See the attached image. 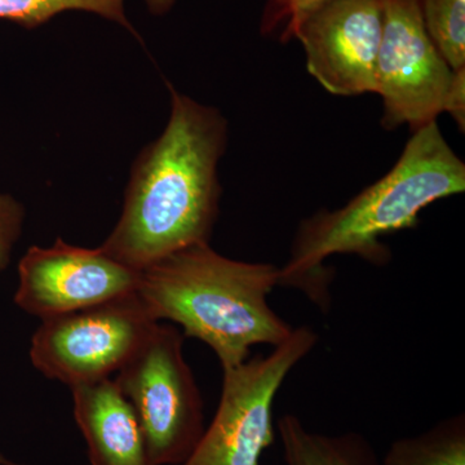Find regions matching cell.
Returning <instances> with one entry per match:
<instances>
[{
  "label": "cell",
  "instance_id": "obj_1",
  "mask_svg": "<svg viewBox=\"0 0 465 465\" xmlns=\"http://www.w3.org/2000/svg\"><path fill=\"white\" fill-rule=\"evenodd\" d=\"M171 94L166 130L137 159L124 213L101 246L134 271L210 243L219 213L216 166L224 152L225 121L215 109L174 90Z\"/></svg>",
  "mask_w": 465,
  "mask_h": 465
},
{
  "label": "cell",
  "instance_id": "obj_2",
  "mask_svg": "<svg viewBox=\"0 0 465 465\" xmlns=\"http://www.w3.org/2000/svg\"><path fill=\"white\" fill-rule=\"evenodd\" d=\"M465 166L436 122L415 130L390 173L336 211H322L300 225L280 286L298 287L318 307L329 308L330 278L323 262L351 253L375 265L390 260L385 235L414 228L433 202L463 193Z\"/></svg>",
  "mask_w": 465,
  "mask_h": 465
},
{
  "label": "cell",
  "instance_id": "obj_3",
  "mask_svg": "<svg viewBox=\"0 0 465 465\" xmlns=\"http://www.w3.org/2000/svg\"><path fill=\"white\" fill-rule=\"evenodd\" d=\"M280 268L193 244L140 271L136 295L153 320L182 326L215 351L223 370L249 360L255 345H280L293 329L272 309Z\"/></svg>",
  "mask_w": 465,
  "mask_h": 465
},
{
  "label": "cell",
  "instance_id": "obj_4",
  "mask_svg": "<svg viewBox=\"0 0 465 465\" xmlns=\"http://www.w3.org/2000/svg\"><path fill=\"white\" fill-rule=\"evenodd\" d=\"M183 338L173 324L155 323L114 381L139 418L152 465L183 464L206 430Z\"/></svg>",
  "mask_w": 465,
  "mask_h": 465
},
{
  "label": "cell",
  "instance_id": "obj_5",
  "mask_svg": "<svg viewBox=\"0 0 465 465\" xmlns=\"http://www.w3.org/2000/svg\"><path fill=\"white\" fill-rule=\"evenodd\" d=\"M317 342L314 330L298 327L266 356L223 370L215 418L191 457L180 465H260V458L275 439V397Z\"/></svg>",
  "mask_w": 465,
  "mask_h": 465
},
{
  "label": "cell",
  "instance_id": "obj_6",
  "mask_svg": "<svg viewBox=\"0 0 465 465\" xmlns=\"http://www.w3.org/2000/svg\"><path fill=\"white\" fill-rule=\"evenodd\" d=\"M157 321L136 292L43 320L33 335L30 360L45 378L70 388L118 372Z\"/></svg>",
  "mask_w": 465,
  "mask_h": 465
},
{
  "label": "cell",
  "instance_id": "obj_7",
  "mask_svg": "<svg viewBox=\"0 0 465 465\" xmlns=\"http://www.w3.org/2000/svg\"><path fill=\"white\" fill-rule=\"evenodd\" d=\"M382 34L376 64V92L384 101L387 128L412 130L445 112L455 70L428 35L420 0H381Z\"/></svg>",
  "mask_w": 465,
  "mask_h": 465
},
{
  "label": "cell",
  "instance_id": "obj_8",
  "mask_svg": "<svg viewBox=\"0 0 465 465\" xmlns=\"http://www.w3.org/2000/svg\"><path fill=\"white\" fill-rule=\"evenodd\" d=\"M140 271L103 249H84L58 240L33 246L18 264L15 302L41 320L94 307L136 292Z\"/></svg>",
  "mask_w": 465,
  "mask_h": 465
},
{
  "label": "cell",
  "instance_id": "obj_9",
  "mask_svg": "<svg viewBox=\"0 0 465 465\" xmlns=\"http://www.w3.org/2000/svg\"><path fill=\"white\" fill-rule=\"evenodd\" d=\"M381 0H330L298 27L309 73L330 94L376 92Z\"/></svg>",
  "mask_w": 465,
  "mask_h": 465
},
{
  "label": "cell",
  "instance_id": "obj_10",
  "mask_svg": "<svg viewBox=\"0 0 465 465\" xmlns=\"http://www.w3.org/2000/svg\"><path fill=\"white\" fill-rule=\"evenodd\" d=\"M70 390L91 465H152L139 418L114 381L84 382Z\"/></svg>",
  "mask_w": 465,
  "mask_h": 465
},
{
  "label": "cell",
  "instance_id": "obj_11",
  "mask_svg": "<svg viewBox=\"0 0 465 465\" xmlns=\"http://www.w3.org/2000/svg\"><path fill=\"white\" fill-rule=\"evenodd\" d=\"M277 433L286 465H381L370 440L360 433L313 432L293 414L278 419Z\"/></svg>",
  "mask_w": 465,
  "mask_h": 465
},
{
  "label": "cell",
  "instance_id": "obj_12",
  "mask_svg": "<svg viewBox=\"0 0 465 465\" xmlns=\"http://www.w3.org/2000/svg\"><path fill=\"white\" fill-rule=\"evenodd\" d=\"M381 465H465V415L448 416L424 432L394 440Z\"/></svg>",
  "mask_w": 465,
  "mask_h": 465
},
{
  "label": "cell",
  "instance_id": "obj_13",
  "mask_svg": "<svg viewBox=\"0 0 465 465\" xmlns=\"http://www.w3.org/2000/svg\"><path fill=\"white\" fill-rule=\"evenodd\" d=\"M65 11H85L133 29L124 14V0H0V20L32 29Z\"/></svg>",
  "mask_w": 465,
  "mask_h": 465
},
{
  "label": "cell",
  "instance_id": "obj_14",
  "mask_svg": "<svg viewBox=\"0 0 465 465\" xmlns=\"http://www.w3.org/2000/svg\"><path fill=\"white\" fill-rule=\"evenodd\" d=\"M428 35L452 70L465 69V0H420Z\"/></svg>",
  "mask_w": 465,
  "mask_h": 465
},
{
  "label": "cell",
  "instance_id": "obj_15",
  "mask_svg": "<svg viewBox=\"0 0 465 465\" xmlns=\"http://www.w3.org/2000/svg\"><path fill=\"white\" fill-rule=\"evenodd\" d=\"M327 2L330 0H283L277 8L266 11L265 30L283 25L282 39L289 41L295 36L298 27Z\"/></svg>",
  "mask_w": 465,
  "mask_h": 465
},
{
  "label": "cell",
  "instance_id": "obj_16",
  "mask_svg": "<svg viewBox=\"0 0 465 465\" xmlns=\"http://www.w3.org/2000/svg\"><path fill=\"white\" fill-rule=\"evenodd\" d=\"M24 217V207L14 197L0 194V272L9 264L12 251L23 232Z\"/></svg>",
  "mask_w": 465,
  "mask_h": 465
},
{
  "label": "cell",
  "instance_id": "obj_17",
  "mask_svg": "<svg viewBox=\"0 0 465 465\" xmlns=\"http://www.w3.org/2000/svg\"><path fill=\"white\" fill-rule=\"evenodd\" d=\"M465 69L455 70L454 82L450 88L445 112L454 116L461 130L465 124Z\"/></svg>",
  "mask_w": 465,
  "mask_h": 465
},
{
  "label": "cell",
  "instance_id": "obj_18",
  "mask_svg": "<svg viewBox=\"0 0 465 465\" xmlns=\"http://www.w3.org/2000/svg\"><path fill=\"white\" fill-rule=\"evenodd\" d=\"M146 5L150 11L154 12V14H164V12L168 11L171 8V5H173L174 0H145ZM283 0H272L271 5H269L268 9L277 8L278 5H282ZM266 9V11H268Z\"/></svg>",
  "mask_w": 465,
  "mask_h": 465
},
{
  "label": "cell",
  "instance_id": "obj_19",
  "mask_svg": "<svg viewBox=\"0 0 465 465\" xmlns=\"http://www.w3.org/2000/svg\"><path fill=\"white\" fill-rule=\"evenodd\" d=\"M0 465H21L17 463H14V461L9 460V459L5 458V455L0 454Z\"/></svg>",
  "mask_w": 465,
  "mask_h": 465
}]
</instances>
